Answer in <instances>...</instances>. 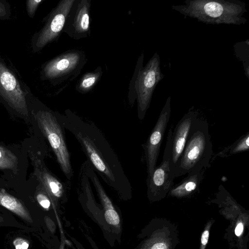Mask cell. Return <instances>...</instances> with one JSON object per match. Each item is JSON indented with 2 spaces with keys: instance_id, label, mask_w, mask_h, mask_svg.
Segmentation results:
<instances>
[{
  "instance_id": "9",
  "label": "cell",
  "mask_w": 249,
  "mask_h": 249,
  "mask_svg": "<svg viewBox=\"0 0 249 249\" xmlns=\"http://www.w3.org/2000/svg\"><path fill=\"white\" fill-rule=\"evenodd\" d=\"M170 100H167L146 142L143 145L147 177L150 176L156 167L161 144L170 119Z\"/></svg>"
},
{
  "instance_id": "12",
  "label": "cell",
  "mask_w": 249,
  "mask_h": 249,
  "mask_svg": "<svg viewBox=\"0 0 249 249\" xmlns=\"http://www.w3.org/2000/svg\"><path fill=\"white\" fill-rule=\"evenodd\" d=\"M197 116L193 111L185 114L177 124L172 136L170 167L175 173V168L185 147L192 124Z\"/></svg>"
},
{
  "instance_id": "28",
  "label": "cell",
  "mask_w": 249,
  "mask_h": 249,
  "mask_svg": "<svg viewBox=\"0 0 249 249\" xmlns=\"http://www.w3.org/2000/svg\"><path fill=\"white\" fill-rule=\"evenodd\" d=\"M3 217L0 215V222H3Z\"/></svg>"
},
{
  "instance_id": "11",
  "label": "cell",
  "mask_w": 249,
  "mask_h": 249,
  "mask_svg": "<svg viewBox=\"0 0 249 249\" xmlns=\"http://www.w3.org/2000/svg\"><path fill=\"white\" fill-rule=\"evenodd\" d=\"M89 180L94 187L102 207L104 219L109 231L117 235L122 231V222L119 211L107 194L96 173L89 162H83Z\"/></svg>"
},
{
  "instance_id": "7",
  "label": "cell",
  "mask_w": 249,
  "mask_h": 249,
  "mask_svg": "<svg viewBox=\"0 0 249 249\" xmlns=\"http://www.w3.org/2000/svg\"><path fill=\"white\" fill-rule=\"evenodd\" d=\"M27 92L13 71L0 59V96L12 108L25 116L28 115Z\"/></svg>"
},
{
  "instance_id": "15",
  "label": "cell",
  "mask_w": 249,
  "mask_h": 249,
  "mask_svg": "<svg viewBox=\"0 0 249 249\" xmlns=\"http://www.w3.org/2000/svg\"><path fill=\"white\" fill-rule=\"evenodd\" d=\"M102 74L101 68L85 73L76 86V89L81 93H86L91 90L99 80Z\"/></svg>"
},
{
  "instance_id": "1",
  "label": "cell",
  "mask_w": 249,
  "mask_h": 249,
  "mask_svg": "<svg viewBox=\"0 0 249 249\" xmlns=\"http://www.w3.org/2000/svg\"><path fill=\"white\" fill-rule=\"evenodd\" d=\"M58 115L65 129L80 144L87 161L95 172L120 199L124 201L131 199V183L117 155L100 130L93 123L84 120L70 110Z\"/></svg>"
},
{
  "instance_id": "20",
  "label": "cell",
  "mask_w": 249,
  "mask_h": 249,
  "mask_svg": "<svg viewBox=\"0 0 249 249\" xmlns=\"http://www.w3.org/2000/svg\"><path fill=\"white\" fill-rule=\"evenodd\" d=\"M42 0H29L26 1V9L30 18H33L35 12Z\"/></svg>"
},
{
  "instance_id": "6",
  "label": "cell",
  "mask_w": 249,
  "mask_h": 249,
  "mask_svg": "<svg viewBox=\"0 0 249 249\" xmlns=\"http://www.w3.org/2000/svg\"><path fill=\"white\" fill-rule=\"evenodd\" d=\"M84 54L80 51H70L50 60L42 67L41 77L44 80L57 83L67 79L85 63Z\"/></svg>"
},
{
  "instance_id": "5",
  "label": "cell",
  "mask_w": 249,
  "mask_h": 249,
  "mask_svg": "<svg viewBox=\"0 0 249 249\" xmlns=\"http://www.w3.org/2000/svg\"><path fill=\"white\" fill-rule=\"evenodd\" d=\"M172 133V125L168 130L162 160L147 178V195L151 199L165 196L173 186L175 173L171 170L170 163Z\"/></svg>"
},
{
  "instance_id": "14",
  "label": "cell",
  "mask_w": 249,
  "mask_h": 249,
  "mask_svg": "<svg viewBox=\"0 0 249 249\" xmlns=\"http://www.w3.org/2000/svg\"><path fill=\"white\" fill-rule=\"evenodd\" d=\"M0 205L14 213L22 219L32 223V218L23 204L17 198L3 191H0Z\"/></svg>"
},
{
  "instance_id": "22",
  "label": "cell",
  "mask_w": 249,
  "mask_h": 249,
  "mask_svg": "<svg viewBox=\"0 0 249 249\" xmlns=\"http://www.w3.org/2000/svg\"><path fill=\"white\" fill-rule=\"evenodd\" d=\"M13 243L15 249H28L29 246L27 241L20 237L15 239Z\"/></svg>"
},
{
  "instance_id": "26",
  "label": "cell",
  "mask_w": 249,
  "mask_h": 249,
  "mask_svg": "<svg viewBox=\"0 0 249 249\" xmlns=\"http://www.w3.org/2000/svg\"><path fill=\"white\" fill-rule=\"evenodd\" d=\"M151 249H167V247L163 243H158L153 245Z\"/></svg>"
},
{
  "instance_id": "17",
  "label": "cell",
  "mask_w": 249,
  "mask_h": 249,
  "mask_svg": "<svg viewBox=\"0 0 249 249\" xmlns=\"http://www.w3.org/2000/svg\"><path fill=\"white\" fill-rule=\"evenodd\" d=\"M18 164L17 157L10 150L0 145V169H10L16 172Z\"/></svg>"
},
{
  "instance_id": "21",
  "label": "cell",
  "mask_w": 249,
  "mask_h": 249,
  "mask_svg": "<svg viewBox=\"0 0 249 249\" xmlns=\"http://www.w3.org/2000/svg\"><path fill=\"white\" fill-rule=\"evenodd\" d=\"M3 0H0V19H7L10 16V7Z\"/></svg>"
},
{
  "instance_id": "18",
  "label": "cell",
  "mask_w": 249,
  "mask_h": 249,
  "mask_svg": "<svg viewBox=\"0 0 249 249\" xmlns=\"http://www.w3.org/2000/svg\"><path fill=\"white\" fill-rule=\"evenodd\" d=\"M38 187L39 189H38V192L36 195V199L38 204L42 208L47 211H48L50 209L51 205L55 208L54 204L45 190L39 184Z\"/></svg>"
},
{
  "instance_id": "25",
  "label": "cell",
  "mask_w": 249,
  "mask_h": 249,
  "mask_svg": "<svg viewBox=\"0 0 249 249\" xmlns=\"http://www.w3.org/2000/svg\"><path fill=\"white\" fill-rule=\"evenodd\" d=\"M243 230V225L241 222L239 223L235 229V234L236 235L240 236Z\"/></svg>"
},
{
  "instance_id": "10",
  "label": "cell",
  "mask_w": 249,
  "mask_h": 249,
  "mask_svg": "<svg viewBox=\"0 0 249 249\" xmlns=\"http://www.w3.org/2000/svg\"><path fill=\"white\" fill-rule=\"evenodd\" d=\"M90 5V0H75L66 17L63 32L74 39L89 36Z\"/></svg>"
},
{
  "instance_id": "16",
  "label": "cell",
  "mask_w": 249,
  "mask_h": 249,
  "mask_svg": "<svg viewBox=\"0 0 249 249\" xmlns=\"http://www.w3.org/2000/svg\"><path fill=\"white\" fill-rule=\"evenodd\" d=\"M249 149V132L240 137L236 142L231 145L226 147L222 151L217 153V155L221 157L236 154L244 152Z\"/></svg>"
},
{
  "instance_id": "19",
  "label": "cell",
  "mask_w": 249,
  "mask_h": 249,
  "mask_svg": "<svg viewBox=\"0 0 249 249\" xmlns=\"http://www.w3.org/2000/svg\"><path fill=\"white\" fill-rule=\"evenodd\" d=\"M204 10L208 16L213 18H217L222 15L223 8L218 2H209L204 5Z\"/></svg>"
},
{
  "instance_id": "2",
  "label": "cell",
  "mask_w": 249,
  "mask_h": 249,
  "mask_svg": "<svg viewBox=\"0 0 249 249\" xmlns=\"http://www.w3.org/2000/svg\"><path fill=\"white\" fill-rule=\"evenodd\" d=\"M212 154L207 122L196 116L192 124L183 151L176 165L175 178L209 167Z\"/></svg>"
},
{
  "instance_id": "4",
  "label": "cell",
  "mask_w": 249,
  "mask_h": 249,
  "mask_svg": "<svg viewBox=\"0 0 249 249\" xmlns=\"http://www.w3.org/2000/svg\"><path fill=\"white\" fill-rule=\"evenodd\" d=\"M75 0H63L47 16L44 25L33 36L32 47L34 52L40 51L60 36L67 15Z\"/></svg>"
},
{
  "instance_id": "23",
  "label": "cell",
  "mask_w": 249,
  "mask_h": 249,
  "mask_svg": "<svg viewBox=\"0 0 249 249\" xmlns=\"http://www.w3.org/2000/svg\"><path fill=\"white\" fill-rule=\"evenodd\" d=\"M87 239L89 240V242L90 243L91 246L93 249H99L94 241L90 237H88ZM71 239L72 240L77 249H85L82 245L75 239L73 237H71Z\"/></svg>"
},
{
  "instance_id": "24",
  "label": "cell",
  "mask_w": 249,
  "mask_h": 249,
  "mask_svg": "<svg viewBox=\"0 0 249 249\" xmlns=\"http://www.w3.org/2000/svg\"><path fill=\"white\" fill-rule=\"evenodd\" d=\"M209 236V232L208 230H205L202 234L201 238V244L205 246L207 244Z\"/></svg>"
},
{
  "instance_id": "8",
  "label": "cell",
  "mask_w": 249,
  "mask_h": 249,
  "mask_svg": "<svg viewBox=\"0 0 249 249\" xmlns=\"http://www.w3.org/2000/svg\"><path fill=\"white\" fill-rule=\"evenodd\" d=\"M34 175L39 184L49 195L55 208L68 200L67 193L70 184L64 182L46 167L40 154H31Z\"/></svg>"
},
{
  "instance_id": "13",
  "label": "cell",
  "mask_w": 249,
  "mask_h": 249,
  "mask_svg": "<svg viewBox=\"0 0 249 249\" xmlns=\"http://www.w3.org/2000/svg\"><path fill=\"white\" fill-rule=\"evenodd\" d=\"M179 183L173 186L169 191L171 196L180 197L187 196L195 192L203 178L202 170H195L188 174Z\"/></svg>"
},
{
  "instance_id": "3",
  "label": "cell",
  "mask_w": 249,
  "mask_h": 249,
  "mask_svg": "<svg viewBox=\"0 0 249 249\" xmlns=\"http://www.w3.org/2000/svg\"><path fill=\"white\" fill-rule=\"evenodd\" d=\"M37 126L48 141L55 155L57 162L69 181L73 176V171L65 137V129L58 114L49 109H41L35 114Z\"/></svg>"
},
{
  "instance_id": "27",
  "label": "cell",
  "mask_w": 249,
  "mask_h": 249,
  "mask_svg": "<svg viewBox=\"0 0 249 249\" xmlns=\"http://www.w3.org/2000/svg\"><path fill=\"white\" fill-rule=\"evenodd\" d=\"M65 244L63 240H61L60 245L59 246V249H65Z\"/></svg>"
}]
</instances>
